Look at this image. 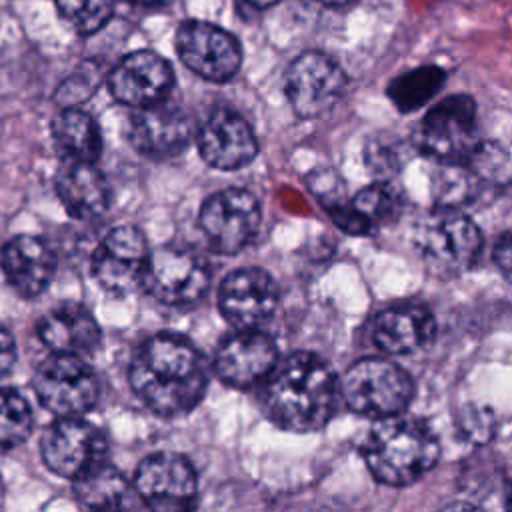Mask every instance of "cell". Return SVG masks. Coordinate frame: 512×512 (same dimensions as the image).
<instances>
[{
	"label": "cell",
	"mask_w": 512,
	"mask_h": 512,
	"mask_svg": "<svg viewBox=\"0 0 512 512\" xmlns=\"http://www.w3.org/2000/svg\"><path fill=\"white\" fill-rule=\"evenodd\" d=\"M128 380L148 410L162 418H176L200 404L208 388V370L186 336L160 332L134 352Z\"/></svg>",
	"instance_id": "1"
},
{
	"label": "cell",
	"mask_w": 512,
	"mask_h": 512,
	"mask_svg": "<svg viewBox=\"0 0 512 512\" xmlns=\"http://www.w3.org/2000/svg\"><path fill=\"white\" fill-rule=\"evenodd\" d=\"M340 382L326 360L312 352H294L276 362L264 378L266 416L288 432H316L336 412Z\"/></svg>",
	"instance_id": "2"
},
{
	"label": "cell",
	"mask_w": 512,
	"mask_h": 512,
	"mask_svg": "<svg viewBox=\"0 0 512 512\" xmlns=\"http://www.w3.org/2000/svg\"><path fill=\"white\" fill-rule=\"evenodd\" d=\"M362 456L378 482L406 486L436 466L440 444L424 420L396 414L380 418L362 444Z\"/></svg>",
	"instance_id": "3"
},
{
	"label": "cell",
	"mask_w": 512,
	"mask_h": 512,
	"mask_svg": "<svg viewBox=\"0 0 512 512\" xmlns=\"http://www.w3.org/2000/svg\"><path fill=\"white\" fill-rule=\"evenodd\" d=\"M416 248L436 274L454 276L476 266L482 252L478 226L458 208L436 206L416 226Z\"/></svg>",
	"instance_id": "4"
},
{
	"label": "cell",
	"mask_w": 512,
	"mask_h": 512,
	"mask_svg": "<svg viewBox=\"0 0 512 512\" xmlns=\"http://www.w3.org/2000/svg\"><path fill=\"white\" fill-rule=\"evenodd\" d=\"M414 146L442 164H464L480 148L476 102L454 94L434 104L414 130Z\"/></svg>",
	"instance_id": "5"
},
{
	"label": "cell",
	"mask_w": 512,
	"mask_h": 512,
	"mask_svg": "<svg viewBox=\"0 0 512 512\" xmlns=\"http://www.w3.org/2000/svg\"><path fill=\"white\" fill-rule=\"evenodd\" d=\"M340 396L356 414L386 418L408 408L414 396V382L404 368L390 360L362 358L342 376Z\"/></svg>",
	"instance_id": "6"
},
{
	"label": "cell",
	"mask_w": 512,
	"mask_h": 512,
	"mask_svg": "<svg viewBox=\"0 0 512 512\" xmlns=\"http://www.w3.org/2000/svg\"><path fill=\"white\" fill-rule=\"evenodd\" d=\"M32 384L40 404L56 418L82 416L100 396L98 376L76 354L52 352L38 364Z\"/></svg>",
	"instance_id": "7"
},
{
	"label": "cell",
	"mask_w": 512,
	"mask_h": 512,
	"mask_svg": "<svg viewBox=\"0 0 512 512\" xmlns=\"http://www.w3.org/2000/svg\"><path fill=\"white\" fill-rule=\"evenodd\" d=\"M142 286L160 304L174 308L192 306L210 288V268L198 252L166 244L150 252Z\"/></svg>",
	"instance_id": "8"
},
{
	"label": "cell",
	"mask_w": 512,
	"mask_h": 512,
	"mask_svg": "<svg viewBox=\"0 0 512 512\" xmlns=\"http://www.w3.org/2000/svg\"><path fill=\"white\" fill-rule=\"evenodd\" d=\"M106 438L82 416L56 418L40 440L44 464L58 476L78 480L106 462Z\"/></svg>",
	"instance_id": "9"
},
{
	"label": "cell",
	"mask_w": 512,
	"mask_h": 512,
	"mask_svg": "<svg viewBox=\"0 0 512 512\" xmlns=\"http://www.w3.org/2000/svg\"><path fill=\"white\" fill-rule=\"evenodd\" d=\"M260 220V204L244 188L214 192L198 212V226L218 254H236L248 246L260 228Z\"/></svg>",
	"instance_id": "10"
},
{
	"label": "cell",
	"mask_w": 512,
	"mask_h": 512,
	"mask_svg": "<svg viewBox=\"0 0 512 512\" xmlns=\"http://www.w3.org/2000/svg\"><path fill=\"white\" fill-rule=\"evenodd\" d=\"M148 260L146 236L136 226L124 224L100 240L90 258V272L104 292L126 296L144 284Z\"/></svg>",
	"instance_id": "11"
},
{
	"label": "cell",
	"mask_w": 512,
	"mask_h": 512,
	"mask_svg": "<svg viewBox=\"0 0 512 512\" xmlns=\"http://www.w3.org/2000/svg\"><path fill=\"white\" fill-rule=\"evenodd\" d=\"M134 488L146 506L160 512L194 508L198 476L192 462L178 452H154L136 470Z\"/></svg>",
	"instance_id": "12"
},
{
	"label": "cell",
	"mask_w": 512,
	"mask_h": 512,
	"mask_svg": "<svg viewBox=\"0 0 512 512\" xmlns=\"http://www.w3.org/2000/svg\"><path fill=\"white\" fill-rule=\"evenodd\" d=\"M176 52L186 68L208 82H226L234 78L242 64L238 40L224 28L186 20L176 32Z\"/></svg>",
	"instance_id": "13"
},
{
	"label": "cell",
	"mask_w": 512,
	"mask_h": 512,
	"mask_svg": "<svg viewBox=\"0 0 512 512\" xmlns=\"http://www.w3.org/2000/svg\"><path fill=\"white\" fill-rule=\"evenodd\" d=\"M346 74L330 56L310 50L288 68L284 90L294 112L302 118L326 114L342 96Z\"/></svg>",
	"instance_id": "14"
},
{
	"label": "cell",
	"mask_w": 512,
	"mask_h": 512,
	"mask_svg": "<svg viewBox=\"0 0 512 512\" xmlns=\"http://www.w3.org/2000/svg\"><path fill=\"white\" fill-rule=\"evenodd\" d=\"M278 286L262 268H238L218 288V308L234 328H260L278 306Z\"/></svg>",
	"instance_id": "15"
},
{
	"label": "cell",
	"mask_w": 512,
	"mask_h": 512,
	"mask_svg": "<svg viewBox=\"0 0 512 512\" xmlns=\"http://www.w3.org/2000/svg\"><path fill=\"white\" fill-rule=\"evenodd\" d=\"M276 342L260 328H236L216 348L214 368L232 388H250L272 372L278 362Z\"/></svg>",
	"instance_id": "16"
},
{
	"label": "cell",
	"mask_w": 512,
	"mask_h": 512,
	"mask_svg": "<svg viewBox=\"0 0 512 512\" xmlns=\"http://www.w3.org/2000/svg\"><path fill=\"white\" fill-rule=\"evenodd\" d=\"M194 136L192 118L164 102L136 108L128 124L132 148L152 160H168L186 150Z\"/></svg>",
	"instance_id": "17"
},
{
	"label": "cell",
	"mask_w": 512,
	"mask_h": 512,
	"mask_svg": "<svg viewBox=\"0 0 512 512\" xmlns=\"http://www.w3.org/2000/svg\"><path fill=\"white\" fill-rule=\"evenodd\" d=\"M174 84L170 64L156 52L138 50L124 56L108 76L112 96L126 106L144 108L164 102Z\"/></svg>",
	"instance_id": "18"
},
{
	"label": "cell",
	"mask_w": 512,
	"mask_h": 512,
	"mask_svg": "<svg viewBox=\"0 0 512 512\" xmlns=\"http://www.w3.org/2000/svg\"><path fill=\"white\" fill-rule=\"evenodd\" d=\"M198 152L216 170H238L258 154V140L250 124L234 110H214L198 128Z\"/></svg>",
	"instance_id": "19"
},
{
	"label": "cell",
	"mask_w": 512,
	"mask_h": 512,
	"mask_svg": "<svg viewBox=\"0 0 512 512\" xmlns=\"http://www.w3.org/2000/svg\"><path fill=\"white\" fill-rule=\"evenodd\" d=\"M8 284L24 298L42 294L54 278L56 256L44 238L20 234L8 240L0 254Z\"/></svg>",
	"instance_id": "20"
},
{
	"label": "cell",
	"mask_w": 512,
	"mask_h": 512,
	"mask_svg": "<svg viewBox=\"0 0 512 512\" xmlns=\"http://www.w3.org/2000/svg\"><path fill=\"white\" fill-rule=\"evenodd\" d=\"M436 332L432 312L422 304H394L380 310L370 326L372 342L386 354H410Z\"/></svg>",
	"instance_id": "21"
},
{
	"label": "cell",
	"mask_w": 512,
	"mask_h": 512,
	"mask_svg": "<svg viewBox=\"0 0 512 512\" xmlns=\"http://www.w3.org/2000/svg\"><path fill=\"white\" fill-rule=\"evenodd\" d=\"M38 338L52 352L84 356L100 346L102 330L88 308L78 302H62L40 318Z\"/></svg>",
	"instance_id": "22"
},
{
	"label": "cell",
	"mask_w": 512,
	"mask_h": 512,
	"mask_svg": "<svg viewBox=\"0 0 512 512\" xmlns=\"http://www.w3.org/2000/svg\"><path fill=\"white\" fill-rule=\"evenodd\" d=\"M56 194L66 212L78 220H94L110 206V186L94 162L64 160L56 172Z\"/></svg>",
	"instance_id": "23"
},
{
	"label": "cell",
	"mask_w": 512,
	"mask_h": 512,
	"mask_svg": "<svg viewBox=\"0 0 512 512\" xmlns=\"http://www.w3.org/2000/svg\"><path fill=\"white\" fill-rule=\"evenodd\" d=\"M74 494L84 508L92 510H132L140 498L134 484L108 462L74 480Z\"/></svg>",
	"instance_id": "24"
},
{
	"label": "cell",
	"mask_w": 512,
	"mask_h": 512,
	"mask_svg": "<svg viewBox=\"0 0 512 512\" xmlns=\"http://www.w3.org/2000/svg\"><path fill=\"white\" fill-rule=\"evenodd\" d=\"M52 138L66 160L96 162L102 152V136L96 120L76 106L64 108L52 120Z\"/></svg>",
	"instance_id": "25"
},
{
	"label": "cell",
	"mask_w": 512,
	"mask_h": 512,
	"mask_svg": "<svg viewBox=\"0 0 512 512\" xmlns=\"http://www.w3.org/2000/svg\"><path fill=\"white\" fill-rule=\"evenodd\" d=\"M444 82L446 72L442 68L432 64L418 66L396 76L388 84L386 94L402 114H408L422 108L432 96H436Z\"/></svg>",
	"instance_id": "26"
},
{
	"label": "cell",
	"mask_w": 512,
	"mask_h": 512,
	"mask_svg": "<svg viewBox=\"0 0 512 512\" xmlns=\"http://www.w3.org/2000/svg\"><path fill=\"white\" fill-rule=\"evenodd\" d=\"M34 416L28 400L12 390L0 388V448H16L28 440Z\"/></svg>",
	"instance_id": "27"
},
{
	"label": "cell",
	"mask_w": 512,
	"mask_h": 512,
	"mask_svg": "<svg viewBox=\"0 0 512 512\" xmlns=\"http://www.w3.org/2000/svg\"><path fill=\"white\" fill-rule=\"evenodd\" d=\"M56 8L78 34H92L110 20L114 0H56Z\"/></svg>",
	"instance_id": "28"
},
{
	"label": "cell",
	"mask_w": 512,
	"mask_h": 512,
	"mask_svg": "<svg viewBox=\"0 0 512 512\" xmlns=\"http://www.w3.org/2000/svg\"><path fill=\"white\" fill-rule=\"evenodd\" d=\"M476 194L474 174L464 164H444L434 178V196L438 206L458 208Z\"/></svg>",
	"instance_id": "29"
},
{
	"label": "cell",
	"mask_w": 512,
	"mask_h": 512,
	"mask_svg": "<svg viewBox=\"0 0 512 512\" xmlns=\"http://www.w3.org/2000/svg\"><path fill=\"white\" fill-rule=\"evenodd\" d=\"M372 226L396 216L400 208V196L388 182H374L362 188L350 202Z\"/></svg>",
	"instance_id": "30"
},
{
	"label": "cell",
	"mask_w": 512,
	"mask_h": 512,
	"mask_svg": "<svg viewBox=\"0 0 512 512\" xmlns=\"http://www.w3.org/2000/svg\"><path fill=\"white\" fill-rule=\"evenodd\" d=\"M458 428L466 440L474 444H486L494 438L496 416L488 406L468 404L458 414Z\"/></svg>",
	"instance_id": "31"
},
{
	"label": "cell",
	"mask_w": 512,
	"mask_h": 512,
	"mask_svg": "<svg viewBox=\"0 0 512 512\" xmlns=\"http://www.w3.org/2000/svg\"><path fill=\"white\" fill-rule=\"evenodd\" d=\"M366 166L378 176H390L402 166V146L390 136H376L364 148Z\"/></svg>",
	"instance_id": "32"
},
{
	"label": "cell",
	"mask_w": 512,
	"mask_h": 512,
	"mask_svg": "<svg viewBox=\"0 0 512 512\" xmlns=\"http://www.w3.org/2000/svg\"><path fill=\"white\" fill-rule=\"evenodd\" d=\"M98 70L86 68V70H78L76 74L68 76L56 90V102L64 108H72L80 102H84L86 98H90V94L96 90L98 86Z\"/></svg>",
	"instance_id": "33"
},
{
	"label": "cell",
	"mask_w": 512,
	"mask_h": 512,
	"mask_svg": "<svg viewBox=\"0 0 512 512\" xmlns=\"http://www.w3.org/2000/svg\"><path fill=\"white\" fill-rule=\"evenodd\" d=\"M308 188L322 202L324 208L344 202V184L332 170H316L308 176Z\"/></svg>",
	"instance_id": "34"
},
{
	"label": "cell",
	"mask_w": 512,
	"mask_h": 512,
	"mask_svg": "<svg viewBox=\"0 0 512 512\" xmlns=\"http://www.w3.org/2000/svg\"><path fill=\"white\" fill-rule=\"evenodd\" d=\"M326 212L330 214L332 222H334L340 230H344L346 234L364 236V234H370L372 228H374L352 204L340 202V204H334V206L326 208Z\"/></svg>",
	"instance_id": "35"
},
{
	"label": "cell",
	"mask_w": 512,
	"mask_h": 512,
	"mask_svg": "<svg viewBox=\"0 0 512 512\" xmlns=\"http://www.w3.org/2000/svg\"><path fill=\"white\" fill-rule=\"evenodd\" d=\"M494 262L498 270L512 282V230L504 232L494 246Z\"/></svg>",
	"instance_id": "36"
},
{
	"label": "cell",
	"mask_w": 512,
	"mask_h": 512,
	"mask_svg": "<svg viewBox=\"0 0 512 512\" xmlns=\"http://www.w3.org/2000/svg\"><path fill=\"white\" fill-rule=\"evenodd\" d=\"M16 362V342L12 334L0 324V378H4Z\"/></svg>",
	"instance_id": "37"
},
{
	"label": "cell",
	"mask_w": 512,
	"mask_h": 512,
	"mask_svg": "<svg viewBox=\"0 0 512 512\" xmlns=\"http://www.w3.org/2000/svg\"><path fill=\"white\" fill-rule=\"evenodd\" d=\"M280 0H234L236 4V12L240 18L244 20H252L256 18L260 12H264L266 8L278 4Z\"/></svg>",
	"instance_id": "38"
},
{
	"label": "cell",
	"mask_w": 512,
	"mask_h": 512,
	"mask_svg": "<svg viewBox=\"0 0 512 512\" xmlns=\"http://www.w3.org/2000/svg\"><path fill=\"white\" fill-rule=\"evenodd\" d=\"M128 2L142 8H162V6H168L172 0H128Z\"/></svg>",
	"instance_id": "39"
},
{
	"label": "cell",
	"mask_w": 512,
	"mask_h": 512,
	"mask_svg": "<svg viewBox=\"0 0 512 512\" xmlns=\"http://www.w3.org/2000/svg\"><path fill=\"white\" fill-rule=\"evenodd\" d=\"M318 2L324 4V6H330V8H344V6H348L356 0H318Z\"/></svg>",
	"instance_id": "40"
},
{
	"label": "cell",
	"mask_w": 512,
	"mask_h": 512,
	"mask_svg": "<svg viewBox=\"0 0 512 512\" xmlns=\"http://www.w3.org/2000/svg\"><path fill=\"white\" fill-rule=\"evenodd\" d=\"M506 506L512 510V484H510V488L506 492Z\"/></svg>",
	"instance_id": "41"
}]
</instances>
